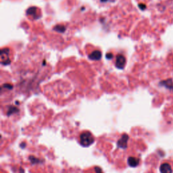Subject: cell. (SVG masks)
I'll return each mask as SVG.
<instances>
[{
    "mask_svg": "<svg viewBox=\"0 0 173 173\" xmlns=\"http://www.w3.org/2000/svg\"><path fill=\"white\" fill-rule=\"evenodd\" d=\"M112 56H113L112 53H108L106 54V58H108V59H111V58H112Z\"/></svg>",
    "mask_w": 173,
    "mask_h": 173,
    "instance_id": "14",
    "label": "cell"
},
{
    "mask_svg": "<svg viewBox=\"0 0 173 173\" xmlns=\"http://www.w3.org/2000/svg\"><path fill=\"white\" fill-rule=\"evenodd\" d=\"M36 8H35V7H31V8H29L28 10L26 11V14L28 15H34V14H36Z\"/></svg>",
    "mask_w": 173,
    "mask_h": 173,
    "instance_id": "8",
    "label": "cell"
},
{
    "mask_svg": "<svg viewBox=\"0 0 173 173\" xmlns=\"http://www.w3.org/2000/svg\"><path fill=\"white\" fill-rule=\"evenodd\" d=\"M29 160H31V162L33 163V164H35V163H39V160L38 159H36V158H35L34 156H31L30 158H29Z\"/></svg>",
    "mask_w": 173,
    "mask_h": 173,
    "instance_id": "11",
    "label": "cell"
},
{
    "mask_svg": "<svg viewBox=\"0 0 173 173\" xmlns=\"http://www.w3.org/2000/svg\"><path fill=\"white\" fill-rule=\"evenodd\" d=\"M89 58L92 60H99L101 58V53L99 50L93 51L89 55Z\"/></svg>",
    "mask_w": 173,
    "mask_h": 173,
    "instance_id": "6",
    "label": "cell"
},
{
    "mask_svg": "<svg viewBox=\"0 0 173 173\" xmlns=\"http://www.w3.org/2000/svg\"><path fill=\"white\" fill-rule=\"evenodd\" d=\"M101 1H104H104H107V0H101Z\"/></svg>",
    "mask_w": 173,
    "mask_h": 173,
    "instance_id": "16",
    "label": "cell"
},
{
    "mask_svg": "<svg viewBox=\"0 0 173 173\" xmlns=\"http://www.w3.org/2000/svg\"><path fill=\"white\" fill-rule=\"evenodd\" d=\"M4 87H6V88H7L8 89H12V85H10V84H6V85H4Z\"/></svg>",
    "mask_w": 173,
    "mask_h": 173,
    "instance_id": "13",
    "label": "cell"
},
{
    "mask_svg": "<svg viewBox=\"0 0 173 173\" xmlns=\"http://www.w3.org/2000/svg\"><path fill=\"white\" fill-rule=\"evenodd\" d=\"M94 142V138L89 131H85L80 135V143L83 147H88Z\"/></svg>",
    "mask_w": 173,
    "mask_h": 173,
    "instance_id": "1",
    "label": "cell"
},
{
    "mask_svg": "<svg viewBox=\"0 0 173 173\" xmlns=\"http://www.w3.org/2000/svg\"><path fill=\"white\" fill-rule=\"evenodd\" d=\"M160 171L161 173H172V169L170 164L164 162L160 165Z\"/></svg>",
    "mask_w": 173,
    "mask_h": 173,
    "instance_id": "4",
    "label": "cell"
},
{
    "mask_svg": "<svg viewBox=\"0 0 173 173\" xmlns=\"http://www.w3.org/2000/svg\"><path fill=\"white\" fill-rule=\"evenodd\" d=\"M95 171H96V173H103L101 169L99 167H95Z\"/></svg>",
    "mask_w": 173,
    "mask_h": 173,
    "instance_id": "12",
    "label": "cell"
},
{
    "mask_svg": "<svg viewBox=\"0 0 173 173\" xmlns=\"http://www.w3.org/2000/svg\"><path fill=\"white\" fill-rule=\"evenodd\" d=\"M16 112H18V109H17V108H15V107L12 106L11 108L8 109V112H7V115L9 116V115H10V114H14V113H16Z\"/></svg>",
    "mask_w": 173,
    "mask_h": 173,
    "instance_id": "10",
    "label": "cell"
},
{
    "mask_svg": "<svg viewBox=\"0 0 173 173\" xmlns=\"http://www.w3.org/2000/svg\"><path fill=\"white\" fill-rule=\"evenodd\" d=\"M65 26H63V25H57L55 26L54 28V30L55 31H58V32L59 33H63L65 31Z\"/></svg>",
    "mask_w": 173,
    "mask_h": 173,
    "instance_id": "9",
    "label": "cell"
},
{
    "mask_svg": "<svg viewBox=\"0 0 173 173\" xmlns=\"http://www.w3.org/2000/svg\"><path fill=\"white\" fill-rule=\"evenodd\" d=\"M126 63V59L125 56L122 54H119L116 56V66L118 69H122L125 67Z\"/></svg>",
    "mask_w": 173,
    "mask_h": 173,
    "instance_id": "3",
    "label": "cell"
},
{
    "mask_svg": "<svg viewBox=\"0 0 173 173\" xmlns=\"http://www.w3.org/2000/svg\"><path fill=\"white\" fill-rule=\"evenodd\" d=\"M128 138L129 137L127 134H124V135H122L120 139L118 141V142H117V146L119 148H121V149H126V147H127Z\"/></svg>",
    "mask_w": 173,
    "mask_h": 173,
    "instance_id": "2",
    "label": "cell"
},
{
    "mask_svg": "<svg viewBox=\"0 0 173 173\" xmlns=\"http://www.w3.org/2000/svg\"><path fill=\"white\" fill-rule=\"evenodd\" d=\"M139 7L140 9H145L146 8L145 5L142 4H141L139 5Z\"/></svg>",
    "mask_w": 173,
    "mask_h": 173,
    "instance_id": "15",
    "label": "cell"
},
{
    "mask_svg": "<svg viewBox=\"0 0 173 173\" xmlns=\"http://www.w3.org/2000/svg\"><path fill=\"white\" fill-rule=\"evenodd\" d=\"M127 162L131 167H137L139 164V159L135 157H129Z\"/></svg>",
    "mask_w": 173,
    "mask_h": 173,
    "instance_id": "5",
    "label": "cell"
},
{
    "mask_svg": "<svg viewBox=\"0 0 173 173\" xmlns=\"http://www.w3.org/2000/svg\"><path fill=\"white\" fill-rule=\"evenodd\" d=\"M160 85H162V86L165 87L166 88L169 89L170 90H172L173 91V81L171 79L163 81L160 82Z\"/></svg>",
    "mask_w": 173,
    "mask_h": 173,
    "instance_id": "7",
    "label": "cell"
}]
</instances>
